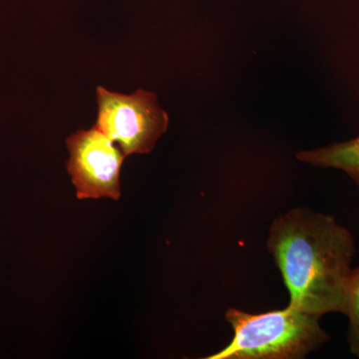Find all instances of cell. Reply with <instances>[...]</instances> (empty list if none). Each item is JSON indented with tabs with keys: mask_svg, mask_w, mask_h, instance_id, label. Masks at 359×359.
<instances>
[{
	"mask_svg": "<svg viewBox=\"0 0 359 359\" xmlns=\"http://www.w3.org/2000/svg\"><path fill=\"white\" fill-rule=\"evenodd\" d=\"M297 159L318 167L335 168L346 172L359 187V137L328 147L304 151Z\"/></svg>",
	"mask_w": 359,
	"mask_h": 359,
	"instance_id": "5b68a950",
	"label": "cell"
},
{
	"mask_svg": "<svg viewBox=\"0 0 359 359\" xmlns=\"http://www.w3.org/2000/svg\"><path fill=\"white\" fill-rule=\"evenodd\" d=\"M98 117L95 128L119 145L124 155L148 154L167 131L169 117L157 96L146 90L131 95L97 87Z\"/></svg>",
	"mask_w": 359,
	"mask_h": 359,
	"instance_id": "3957f363",
	"label": "cell"
},
{
	"mask_svg": "<svg viewBox=\"0 0 359 359\" xmlns=\"http://www.w3.org/2000/svg\"><path fill=\"white\" fill-rule=\"evenodd\" d=\"M226 318L235 337L228 346L208 359L302 358L328 339L318 316L290 306L259 314L230 309Z\"/></svg>",
	"mask_w": 359,
	"mask_h": 359,
	"instance_id": "7a4b0ae2",
	"label": "cell"
},
{
	"mask_svg": "<svg viewBox=\"0 0 359 359\" xmlns=\"http://www.w3.org/2000/svg\"><path fill=\"white\" fill-rule=\"evenodd\" d=\"M290 306L320 318L344 311L355 252L351 231L328 215L295 209L273 221L268 240Z\"/></svg>",
	"mask_w": 359,
	"mask_h": 359,
	"instance_id": "6da1fadb",
	"label": "cell"
},
{
	"mask_svg": "<svg viewBox=\"0 0 359 359\" xmlns=\"http://www.w3.org/2000/svg\"><path fill=\"white\" fill-rule=\"evenodd\" d=\"M342 313L349 318L348 341L351 353L359 358V268L351 271Z\"/></svg>",
	"mask_w": 359,
	"mask_h": 359,
	"instance_id": "8992f818",
	"label": "cell"
},
{
	"mask_svg": "<svg viewBox=\"0 0 359 359\" xmlns=\"http://www.w3.org/2000/svg\"><path fill=\"white\" fill-rule=\"evenodd\" d=\"M67 171L78 199L119 200L120 172L126 156L105 134L93 127L79 130L66 140Z\"/></svg>",
	"mask_w": 359,
	"mask_h": 359,
	"instance_id": "277c9868",
	"label": "cell"
}]
</instances>
